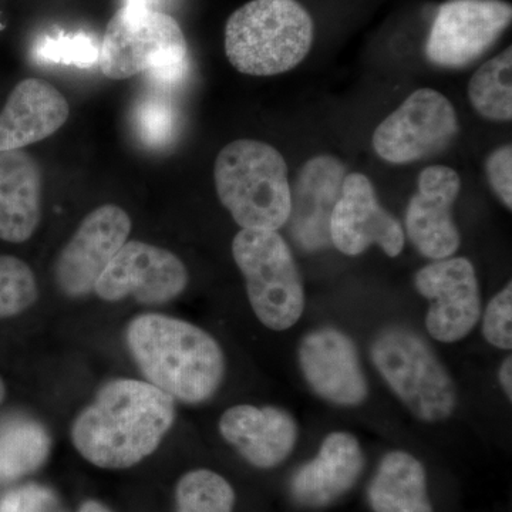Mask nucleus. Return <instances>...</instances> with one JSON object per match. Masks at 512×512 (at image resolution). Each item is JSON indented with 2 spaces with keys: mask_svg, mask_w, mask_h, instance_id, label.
<instances>
[{
  "mask_svg": "<svg viewBox=\"0 0 512 512\" xmlns=\"http://www.w3.org/2000/svg\"><path fill=\"white\" fill-rule=\"evenodd\" d=\"M175 421V402L153 384L114 379L73 420L70 437L93 466L124 470L160 447Z\"/></svg>",
  "mask_w": 512,
  "mask_h": 512,
  "instance_id": "f257e3e1",
  "label": "nucleus"
},
{
  "mask_svg": "<svg viewBox=\"0 0 512 512\" xmlns=\"http://www.w3.org/2000/svg\"><path fill=\"white\" fill-rule=\"evenodd\" d=\"M126 345L146 382L174 402H208L224 380L220 343L185 320L161 313L138 315L127 325Z\"/></svg>",
  "mask_w": 512,
  "mask_h": 512,
  "instance_id": "f03ea898",
  "label": "nucleus"
},
{
  "mask_svg": "<svg viewBox=\"0 0 512 512\" xmlns=\"http://www.w3.org/2000/svg\"><path fill=\"white\" fill-rule=\"evenodd\" d=\"M315 26L298 0H251L225 25V53L239 73L276 76L311 52Z\"/></svg>",
  "mask_w": 512,
  "mask_h": 512,
  "instance_id": "7ed1b4c3",
  "label": "nucleus"
},
{
  "mask_svg": "<svg viewBox=\"0 0 512 512\" xmlns=\"http://www.w3.org/2000/svg\"><path fill=\"white\" fill-rule=\"evenodd\" d=\"M221 204L242 229L278 231L291 215L288 165L275 147L262 141H232L214 165Z\"/></svg>",
  "mask_w": 512,
  "mask_h": 512,
  "instance_id": "20e7f679",
  "label": "nucleus"
},
{
  "mask_svg": "<svg viewBox=\"0 0 512 512\" xmlns=\"http://www.w3.org/2000/svg\"><path fill=\"white\" fill-rule=\"evenodd\" d=\"M97 64L110 80L144 73L154 82L174 86L190 67L187 39L168 13L123 5L107 25Z\"/></svg>",
  "mask_w": 512,
  "mask_h": 512,
  "instance_id": "39448f33",
  "label": "nucleus"
},
{
  "mask_svg": "<svg viewBox=\"0 0 512 512\" xmlns=\"http://www.w3.org/2000/svg\"><path fill=\"white\" fill-rule=\"evenodd\" d=\"M370 356L384 382L417 419L437 423L453 416L456 384L419 333L406 326L384 328L373 339Z\"/></svg>",
  "mask_w": 512,
  "mask_h": 512,
  "instance_id": "423d86ee",
  "label": "nucleus"
},
{
  "mask_svg": "<svg viewBox=\"0 0 512 512\" xmlns=\"http://www.w3.org/2000/svg\"><path fill=\"white\" fill-rule=\"evenodd\" d=\"M232 256L245 279L249 303L266 328H292L305 311V289L289 245L278 231L241 229Z\"/></svg>",
  "mask_w": 512,
  "mask_h": 512,
  "instance_id": "0eeeda50",
  "label": "nucleus"
},
{
  "mask_svg": "<svg viewBox=\"0 0 512 512\" xmlns=\"http://www.w3.org/2000/svg\"><path fill=\"white\" fill-rule=\"evenodd\" d=\"M460 126L451 101L433 89L410 94L373 134V148L387 163L409 164L440 153Z\"/></svg>",
  "mask_w": 512,
  "mask_h": 512,
  "instance_id": "6e6552de",
  "label": "nucleus"
},
{
  "mask_svg": "<svg viewBox=\"0 0 512 512\" xmlns=\"http://www.w3.org/2000/svg\"><path fill=\"white\" fill-rule=\"evenodd\" d=\"M511 19L512 6L505 0H448L431 26L427 59L448 69L468 66L493 47Z\"/></svg>",
  "mask_w": 512,
  "mask_h": 512,
  "instance_id": "1a4fd4ad",
  "label": "nucleus"
},
{
  "mask_svg": "<svg viewBox=\"0 0 512 512\" xmlns=\"http://www.w3.org/2000/svg\"><path fill=\"white\" fill-rule=\"evenodd\" d=\"M188 271L168 249L127 241L97 279L94 293L106 302L134 298L143 305H163L185 291Z\"/></svg>",
  "mask_w": 512,
  "mask_h": 512,
  "instance_id": "9d476101",
  "label": "nucleus"
},
{
  "mask_svg": "<svg viewBox=\"0 0 512 512\" xmlns=\"http://www.w3.org/2000/svg\"><path fill=\"white\" fill-rule=\"evenodd\" d=\"M414 286L430 301L426 329L441 343H454L470 335L481 318V292L476 269L467 258L439 259L423 266Z\"/></svg>",
  "mask_w": 512,
  "mask_h": 512,
  "instance_id": "9b49d317",
  "label": "nucleus"
},
{
  "mask_svg": "<svg viewBox=\"0 0 512 512\" xmlns=\"http://www.w3.org/2000/svg\"><path fill=\"white\" fill-rule=\"evenodd\" d=\"M130 232V215L119 205H101L90 212L57 256L55 281L60 291L69 298L90 295Z\"/></svg>",
  "mask_w": 512,
  "mask_h": 512,
  "instance_id": "f8f14e48",
  "label": "nucleus"
},
{
  "mask_svg": "<svg viewBox=\"0 0 512 512\" xmlns=\"http://www.w3.org/2000/svg\"><path fill=\"white\" fill-rule=\"evenodd\" d=\"M329 235L330 242L349 256L363 254L376 244L384 254L396 258L404 248L402 224L377 200L372 181L359 173L348 174L343 181L330 217Z\"/></svg>",
  "mask_w": 512,
  "mask_h": 512,
  "instance_id": "ddd939ff",
  "label": "nucleus"
},
{
  "mask_svg": "<svg viewBox=\"0 0 512 512\" xmlns=\"http://www.w3.org/2000/svg\"><path fill=\"white\" fill-rule=\"evenodd\" d=\"M299 366L306 383L326 402L359 406L369 396V384L356 345L342 330L320 328L299 343Z\"/></svg>",
  "mask_w": 512,
  "mask_h": 512,
  "instance_id": "4468645a",
  "label": "nucleus"
},
{
  "mask_svg": "<svg viewBox=\"0 0 512 512\" xmlns=\"http://www.w3.org/2000/svg\"><path fill=\"white\" fill-rule=\"evenodd\" d=\"M460 175L450 167L433 165L421 171L417 192L406 211V231L421 255L439 261L460 248L453 205L460 194Z\"/></svg>",
  "mask_w": 512,
  "mask_h": 512,
  "instance_id": "2eb2a0df",
  "label": "nucleus"
},
{
  "mask_svg": "<svg viewBox=\"0 0 512 512\" xmlns=\"http://www.w3.org/2000/svg\"><path fill=\"white\" fill-rule=\"evenodd\" d=\"M222 439L256 468H274L284 463L298 441V423L281 407L238 404L220 419Z\"/></svg>",
  "mask_w": 512,
  "mask_h": 512,
  "instance_id": "dca6fc26",
  "label": "nucleus"
},
{
  "mask_svg": "<svg viewBox=\"0 0 512 512\" xmlns=\"http://www.w3.org/2000/svg\"><path fill=\"white\" fill-rule=\"evenodd\" d=\"M363 468L359 440L345 431H333L322 441L318 456L293 473L289 490L302 507H328L355 487Z\"/></svg>",
  "mask_w": 512,
  "mask_h": 512,
  "instance_id": "f3484780",
  "label": "nucleus"
},
{
  "mask_svg": "<svg viewBox=\"0 0 512 512\" xmlns=\"http://www.w3.org/2000/svg\"><path fill=\"white\" fill-rule=\"evenodd\" d=\"M348 171L338 158H311L299 171L291 190L289 221L299 244L308 249L330 242L329 225L333 208L342 194Z\"/></svg>",
  "mask_w": 512,
  "mask_h": 512,
  "instance_id": "a211bd4d",
  "label": "nucleus"
},
{
  "mask_svg": "<svg viewBox=\"0 0 512 512\" xmlns=\"http://www.w3.org/2000/svg\"><path fill=\"white\" fill-rule=\"evenodd\" d=\"M70 116L66 97L40 79L22 80L0 111V153L23 150L55 134Z\"/></svg>",
  "mask_w": 512,
  "mask_h": 512,
  "instance_id": "6ab92c4d",
  "label": "nucleus"
},
{
  "mask_svg": "<svg viewBox=\"0 0 512 512\" xmlns=\"http://www.w3.org/2000/svg\"><path fill=\"white\" fill-rule=\"evenodd\" d=\"M42 218V171L25 150L0 153V239L22 244Z\"/></svg>",
  "mask_w": 512,
  "mask_h": 512,
  "instance_id": "aec40b11",
  "label": "nucleus"
},
{
  "mask_svg": "<svg viewBox=\"0 0 512 512\" xmlns=\"http://www.w3.org/2000/svg\"><path fill=\"white\" fill-rule=\"evenodd\" d=\"M367 498L375 512H433L426 470L403 450L390 451L382 458Z\"/></svg>",
  "mask_w": 512,
  "mask_h": 512,
  "instance_id": "412c9836",
  "label": "nucleus"
},
{
  "mask_svg": "<svg viewBox=\"0 0 512 512\" xmlns=\"http://www.w3.org/2000/svg\"><path fill=\"white\" fill-rule=\"evenodd\" d=\"M49 453L50 437L39 421L15 416L0 423V481L35 473Z\"/></svg>",
  "mask_w": 512,
  "mask_h": 512,
  "instance_id": "4be33fe9",
  "label": "nucleus"
},
{
  "mask_svg": "<svg viewBox=\"0 0 512 512\" xmlns=\"http://www.w3.org/2000/svg\"><path fill=\"white\" fill-rule=\"evenodd\" d=\"M468 97L477 113L493 121L512 119V47L485 62L471 77Z\"/></svg>",
  "mask_w": 512,
  "mask_h": 512,
  "instance_id": "5701e85b",
  "label": "nucleus"
},
{
  "mask_svg": "<svg viewBox=\"0 0 512 512\" xmlns=\"http://www.w3.org/2000/svg\"><path fill=\"white\" fill-rule=\"evenodd\" d=\"M175 504V512H234L235 491L220 474L200 468L180 478Z\"/></svg>",
  "mask_w": 512,
  "mask_h": 512,
  "instance_id": "b1692460",
  "label": "nucleus"
},
{
  "mask_svg": "<svg viewBox=\"0 0 512 512\" xmlns=\"http://www.w3.org/2000/svg\"><path fill=\"white\" fill-rule=\"evenodd\" d=\"M37 295L39 289L30 266L16 256L0 255V319L28 311Z\"/></svg>",
  "mask_w": 512,
  "mask_h": 512,
  "instance_id": "393cba45",
  "label": "nucleus"
},
{
  "mask_svg": "<svg viewBox=\"0 0 512 512\" xmlns=\"http://www.w3.org/2000/svg\"><path fill=\"white\" fill-rule=\"evenodd\" d=\"M99 53L100 45L84 33L45 36L35 47L37 59L63 66L92 67L99 63Z\"/></svg>",
  "mask_w": 512,
  "mask_h": 512,
  "instance_id": "a878e982",
  "label": "nucleus"
},
{
  "mask_svg": "<svg viewBox=\"0 0 512 512\" xmlns=\"http://www.w3.org/2000/svg\"><path fill=\"white\" fill-rule=\"evenodd\" d=\"M483 335L490 345L503 350L512 348V285L488 302L483 316Z\"/></svg>",
  "mask_w": 512,
  "mask_h": 512,
  "instance_id": "bb28decb",
  "label": "nucleus"
},
{
  "mask_svg": "<svg viewBox=\"0 0 512 512\" xmlns=\"http://www.w3.org/2000/svg\"><path fill=\"white\" fill-rule=\"evenodd\" d=\"M55 510V494L43 485H23L9 491L0 500V512H55Z\"/></svg>",
  "mask_w": 512,
  "mask_h": 512,
  "instance_id": "cd10ccee",
  "label": "nucleus"
},
{
  "mask_svg": "<svg viewBox=\"0 0 512 512\" xmlns=\"http://www.w3.org/2000/svg\"><path fill=\"white\" fill-rule=\"evenodd\" d=\"M485 174L491 188L508 210L512 208V148L510 144L494 150L485 161Z\"/></svg>",
  "mask_w": 512,
  "mask_h": 512,
  "instance_id": "c85d7f7f",
  "label": "nucleus"
},
{
  "mask_svg": "<svg viewBox=\"0 0 512 512\" xmlns=\"http://www.w3.org/2000/svg\"><path fill=\"white\" fill-rule=\"evenodd\" d=\"M141 134L148 143L161 144L171 137L174 131L173 111L160 103H148L141 110Z\"/></svg>",
  "mask_w": 512,
  "mask_h": 512,
  "instance_id": "c756f323",
  "label": "nucleus"
},
{
  "mask_svg": "<svg viewBox=\"0 0 512 512\" xmlns=\"http://www.w3.org/2000/svg\"><path fill=\"white\" fill-rule=\"evenodd\" d=\"M500 383L503 387L505 396L508 400L512 399V357L508 356L504 359L503 365L500 367Z\"/></svg>",
  "mask_w": 512,
  "mask_h": 512,
  "instance_id": "7c9ffc66",
  "label": "nucleus"
},
{
  "mask_svg": "<svg viewBox=\"0 0 512 512\" xmlns=\"http://www.w3.org/2000/svg\"><path fill=\"white\" fill-rule=\"evenodd\" d=\"M77 512H111L106 505L101 504L100 501L87 500L80 505L79 511Z\"/></svg>",
  "mask_w": 512,
  "mask_h": 512,
  "instance_id": "2f4dec72",
  "label": "nucleus"
},
{
  "mask_svg": "<svg viewBox=\"0 0 512 512\" xmlns=\"http://www.w3.org/2000/svg\"><path fill=\"white\" fill-rule=\"evenodd\" d=\"M154 3H156V0H124V5L138 6V8L156 9Z\"/></svg>",
  "mask_w": 512,
  "mask_h": 512,
  "instance_id": "473e14b6",
  "label": "nucleus"
},
{
  "mask_svg": "<svg viewBox=\"0 0 512 512\" xmlns=\"http://www.w3.org/2000/svg\"><path fill=\"white\" fill-rule=\"evenodd\" d=\"M5 397H6L5 382H3L2 377H0V404L3 403V400H5Z\"/></svg>",
  "mask_w": 512,
  "mask_h": 512,
  "instance_id": "72a5a7b5",
  "label": "nucleus"
}]
</instances>
